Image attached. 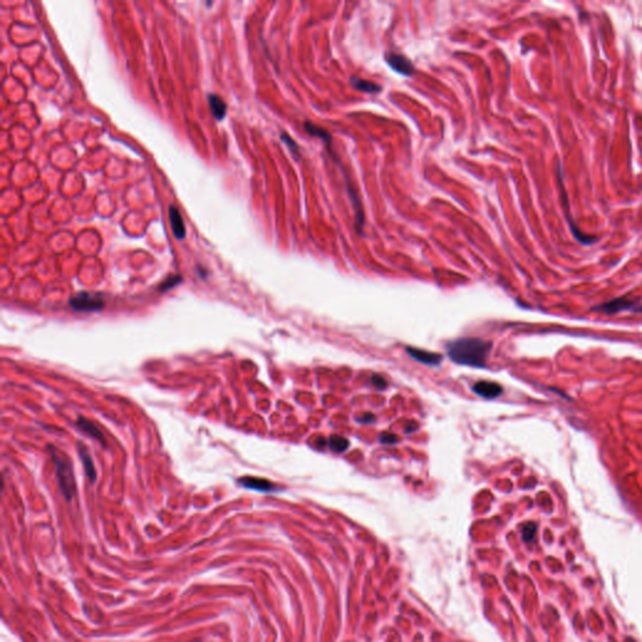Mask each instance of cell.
Segmentation results:
<instances>
[{
  "mask_svg": "<svg viewBox=\"0 0 642 642\" xmlns=\"http://www.w3.org/2000/svg\"><path fill=\"white\" fill-rule=\"evenodd\" d=\"M450 360L459 365L483 368L492 350V343L480 338H461L447 344Z\"/></svg>",
  "mask_w": 642,
  "mask_h": 642,
  "instance_id": "1",
  "label": "cell"
},
{
  "mask_svg": "<svg viewBox=\"0 0 642 642\" xmlns=\"http://www.w3.org/2000/svg\"><path fill=\"white\" fill-rule=\"evenodd\" d=\"M49 452H51L54 464H56V473L59 488H60L65 499L70 500L74 497L77 491L76 478H74V472H73L72 461L68 458L67 454H64L61 450L57 449L53 445H49Z\"/></svg>",
  "mask_w": 642,
  "mask_h": 642,
  "instance_id": "2",
  "label": "cell"
},
{
  "mask_svg": "<svg viewBox=\"0 0 642 642\" xmlns=\"http://www.w3.org/2000/svg\"><path fill=\"white\" fill-rule=\"evenodd\" d=\"M73 310L79 313H93L99 311L104 307V300L99 295L90 292H81L69 300Z\"/></svg>",
  "mask_w": 642,
  "mask_h": 642,
  "instance_id": "3",
  "label": "cell"
},
{
  "mask_svg": "<svg viewBox=\"0 0 642 642\" xmlns=\"http://www.w3.org/2000/svg\"><path fill=\"white\" fill-rule=\"evenodd\" d=\"M593 310L601 311V313L607 314V315H612V314L627 310L640 311L641 307L639 305V300L634 299V297H628V296H622V297H618V299H613L609 302H605V304L595 307Z\"/></svg>",
  "mask_w": 642,
  "mask_h": 642,
  "instance_id": "4",
  "label": "cell"
},
{
  "mask_svg": "<svg viewBox=\"0 0 642 642\" xmlns=\"http://www.w3.org/2000/svg\"><path fill=\"white\" fill-rule=\"evenodd\" d=\"M385 60L390 65V68H393L395 72L400 73L403 76H413L415 72L413 63L408 58H405L404 56L397 53H388L385 56Z\"/></svg>",
  "mask_w": 642,
  "mask_h": 642,
  "instance_id": "5",
  "label": "cell"
},
{
  "mask_svg": "<svg viewBox=\"0 0 642 642\" xmlns=\"http://www.w3.org/2000/svg\"><path fill=\"white\" fill-rule=\"evenodd\" d=\"M407 352H408L411 359L419 361L420 364H425V365L429 366H437L443 361V356L440 354H438V352L427 351V350L418 349V348L408 347L407 348Z\"/></svg>",
  "mask_w": 642,
  "mask_h": 642,
  "instance_id": "6",
  "label": "cell"
},
{
  "mask_svg": "<svg viewBox=\"0 0 642 642\" xmlns=\"http://www.w3.org/2000/svg\"><path fill=\"white\" fill-rule=\"evenodd\" d=\"M473 391L484 399H496L503 393V389L499 384L488 380H480L473 385Z\"/></svg>",
  "mask_w": 642,
  "mask_h": 642,
  "instance_id": "7",
  "label": "cell"
},
{
  "mask_svg": "<svg viewBox=\"0 0 642 642\" xmlns=\"http://www.w3.org/2000/svg\"><path fill=\"white\" fill-rule=\"evenodd\" d=\"M237 483L240 484L241 487L247 489H252V491H257V492H275L276 491V486L274 483H271L270 480L263 479V478H259V477H242L240 479H237Z\"/></svg>",
  "mask_w": 642,
  "mask_h": 642,
  "instance_id": "8",
  "label": "cell"
},
{
  "mask_svg": "<svg viewBox=\"0 0 642 642\" xmlns=\"http://www.w3.org/2000/svg\"><path fill=\"white\" fill-rule=\"evenodd\" d=\"M77 427H78L79 430H82L84 434H87V436L92 437L93 439L98 440L99 443H102L104 447H107V440L104 438L103 433H102L99 428L94 424L93 422L88 420V419L83 418V416H79L78 420H77Z\"/></svg>",
  "mask_w": 642,
  "mask_h": 642,
  "instance_id": "9",
  "label": "cell"
},
{
  "mask_svg": "<svg viewBox=\"0 0 642 642\" xmlns=\"http://www.w3.org/2000/svg\"><path fill=\"white\" fill-rule=\"evenodd\" d=\"M170 224L172 227L175 237L177 240H183L186 237V226H184L183 218H182L181 212L176 206L170 207Z\"/></svg>",
  "mask_w": 642,
  "mask_h": 642,
  "instance_id": "10",
  "label": "cell"
},
{
  "mask_svg": "<svg viewBox=\"0 0 642 642\" xmlns=\"http://www.w3.org/2000/svg\"><path fill=\"white\" fill-rule=\"evenodd\" d=\"M78 453L82 462H83L86 474H87V477L89 478L90 482H95V479H97V470H95L94 463H93V459L92 457H90L89 450L87 449V447H86L83 443L78 444Z\"/></svg>",
  "mask_w": 642,
  "mask_h": 642,
  "instance_id": "11",
  "label": "cell"
},
{
  "mask_svg": "<svg viewBox=\"0 0 642 642\" xmlns=\"http://www.w3.org/2000/svg\"><path fill=\"white\" fill-rule=\"evenodd\" d=\"M207 98H208V103L209 107H211V111H212L213 117L217 120L224 119L225 116H226L227 107L226 103L222 101V98L217 94H208Z\"/></svg>",
  "mask_w": 642,
  "mask_h": 642,
  "instance_id": "12",
  "label": "cell"
},
{
  "mask_svg": "<svg viewBox=\"0 0 642 642\" xmlns=\"http://www.w3.org/2000/svg\"><path fill=\"white\" fill-rule=\"evenodd\" d=\"M305 129H306L307 133L310 134V136H313V137L320 138V140H322L325 143H327V145L331 143V136L327 133V131H325L324 128H320V127L314 124V123L311 122L305 123Z\"/></svg>",
  "mask_w": 642,
  "mask_h": 642,
  "instance_id": "13",
  "label": "cell"
},
{
  "mask_svg": "<svg viewBox=\"0 0 642 642\" xmlns=\"http://www.w3.org/2000/svg\"><path fill=\"white\" fill-rule=\"evenodd\" d=\"M349 440L341 436H331V438L329 439V447L332 452L344 453L349 448Z\"/></svg>",
  "mask_w": 642,
  "mask_h": 642,
  "instance_id": "14",
  "label": "cell"
},
{
  "mask_svg": "<svg viewBox=\"0 0 642 642\" xmlns=\"http://www.w3.org/2000/svg\"><path fill=\"white\" fill-rule=\"evenodd\" d=\"M351 84L354 86L356 89L363 90V92H368V93H377L380 90V87L378 84L373 83L370 81H364V79H359V78H351Z\"/></svg>",
  "mask_w": 642,
  "mask_h": 642,
  "instance_id": "15",
  "label": "cell"
},
{
  "mask_svg": "<svg viewBox=\"0 0 642 642\" xmlns=\"http://www.w3.org/2000/svg\"><path fill=\"white\" fill-rule=\"evenodd\" d=\"M536 534H537L536 523L528 522L522 527V538L523 541L527 542V543L533 542L534 538H536Z\"/></svg>",
  "mask_w": 642,
  "mask_h": 642,
  "instance_id": "16",
  "label": "cell"
},
{
  "mask_svg": "<svg viewBox=\"0 0 642 642\" xmlns=\"http://www.w3.org/2000/svg\"><path fill=\"white\" fill-rule=\"evenodd\" d=\"M181 281H182V279L179 276H177V275L168 277V279L166 280L165 282H163L162 285L159 286V290H161V291L170 290V289H172V288H175L176 285H178Z\"/></svg>",
  "mask_w": 642,
  "mask_h": 642,
  "instance_id": "17",
  "label": "cell"
},
{
  "mask_svg": "<svg viewBox=\"0 0 642 642\" xmlns=\"http://www.w3.org/2000/svg\"><path fill=\"white\" fill-rule=\"evenodd\" d=\"M379 440H380V443H382V444H388V445H391V444L398 443V441H399V439H398V436H395V434H393V433H388V432H386V433H381V434H380Z\"/></svg>",
  "mask_w": 642,
  "mask_h": 642,
  "instance_id": "18",
  "label": "cell"
},
{
  "mask_svg": "<svg viewBox=\"0 0 642 642\" xmlns=\"http://www.w3.org/2000/svg\"><path fill=\"white\" fill-rule=\"evenodd\" d=\"M372 381H373V384H374L375 388H378V389H385L386 388L385 379H382V378L379 377V375H373Z\"/></svg>",
  "mask_w": 642,
  "mask_h": 642,
  "instance_id": "19",
  "label": "cell"
},
{
  "mask_svg": "<svg viewBox=\"0 0 642 642\" xmlns=\"http://www.w3.org/2000/svg\"><path fill=\"white\" fill-rule=\"evenodd\" d=\"M282 140H284V141H285L286 143H288L289 147H290V149H291V151L293 152V153H295V152H296V153H297V145H296V143H293V142H292V140H291V138L289 137L288 134L282 133Z\"/></svg>",
  "mask_w": 642,
  "mask_h": 642,
  "instance_id": "20",
  "label": "cell"
},
{
  "mask_svg": "<svg viewBox=\"0 0 642 642\" xmlns=\"http://www.w3.org/2000/svg\"><path fill=\"white\" fill-rule=\"evenodd\" d=\"M374 420H375L374 415H373V414H370V413L365 414V415H364V418L359 419V422H361V423H372V422H374Z\"/></svg>",
  "mask_w": 642,
  "mask_h": 642,
  "instance_id": "21",
  "label": "cell"
},
{
  "mask_svg": "<svg viewBox=\"0 0 642 642\" xmlns=\"http://www.w3.org/2000/svg\"><path fill=\"white\" fill-rule=\"evenodd\" d=\"M322 447H326V440L322 438H318V441H316V448L321 449Z\"/></svg>",
  "mask_w": 642,
  "mask_h": 642,
  "instance_id": "22",
  "label": "cell"
}]
</instances>
